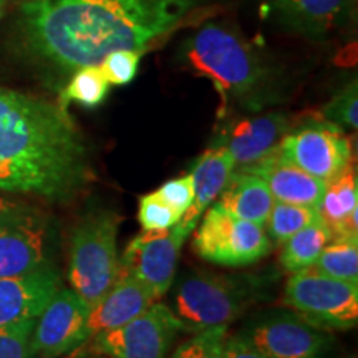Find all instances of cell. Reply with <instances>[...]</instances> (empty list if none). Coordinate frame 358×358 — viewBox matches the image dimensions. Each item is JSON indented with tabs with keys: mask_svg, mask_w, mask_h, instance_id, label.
Segmentation results:
<instances>
[{
	"mask_svg": "<svg viewBox=\"0 0 358 358\" xmlns=\"http://www.w3.org/2000/svg\"><path fill=\"white\" fill-rule=\"evenodd\" d=\"M196 0H27L19 29L27 50L73 73L116 50H143L171 32Z\"/></svg>",
	"mask_w": 358,
	"mask_h": 358,
	"instance_id": "cell-1",
	"label": "cell"
},
{
	"mask_svg": "<svg viewBox=\"0 0 358 358\" xmlns=\"http://www.w3.org/2000/svg\"><path fill=\"white\" fill-rule=\"evenodd\" d=\"M92 176L87 140L65 106L0 87V192L60 203Z\"/></svg>",
	"mask_w": 358,
	"mask_h": 358,
	"instance_id": "cell-2",
	"label": "cell"
},
{
	"mask_svg": "<svg viewBox=\"0 0 358 358\" xmlns=\"http://www.w3.org/2000/svg\"><path fill=\"white\" fill-rule=\"evenodd\" d=\"M179 62L208 78L221 98L217 116L234 108L259 113L285 100V80L279 66L264 55L236 27L208 22L182 40Z\"/></svg>",
	"mask_w": 358,
	"mask_h": 358,
	"instance_id": "cell-3",
	"label": "cell"
},
{
	"mask_svg": "<svg viewBox=\"0 0 358 358\" xmlns=\"http://www.w3.org/2000/svg\"><path fill=\"white\" fill-rule=\"evenodd\" d=\"M271 277L261 274L191 272L174 290V313L186 332L229 325L254 303L267 297Z\"/></svg>",
	"mask_w": 358,
	"mask_h": 358,
	"instance_id": "cell-4",
	"label": "cell"
},
{
	"mask_svg": "<svg viewBox=\"0 0 358 358\" xmlns=\"http://www.w3.org/2000/svg\"><path fill=\"white\" fill-rule=\"evenodd\" d=\"M120 217L101 211L83 217L73 229L69 257V282L90 307L105 295L118 275L116 252Z\"/></svg>",
	"mask_w": 358,
	"mask_h": 358,
	"instance_id": "cell-5",
	"label": "cell"
},
{
	"mask_svg": "<svg viewBox=\"0 0 358 358\" xmlns=\"http://www.w3.org/2000/svg\"><path fill=\"white\" fill-rule=\"evenodd\" d=\"M285 307L324 330H350L358 320V284L324 275L315 268L294 272L282 299Z\"/></svg>",
	"mask_w": 358,
	"mask_h": 358,
	"instance_id": "cell-6",
	"label": "cell"
},
{
	"mask_svg": "<svg viewBox=\"0 0 358 358\" xmlns=\"http://www.w3.org/2000/svg\"><path fill=\"white\" fill-rule=\"evenodd\" d=\"M192 248L208 262L245 267L266 257L272 249V241L264 226L237 217L216 203L208 208Z\"/></svg>",
	"mask_w": 358,
	"mask_h": 358,
	"instance_id": "cell-7",
	"label": "cell"
},
{
	"mask_svg": "<svg viewBox=\"0 0 358 358\" xmlns=\"http://www.w3.org/2000/svg\"><path fill=\"white\" fill-rule=\"evenodd\" d=\"M277 150L290 163L312 176L330 182L352 163V141L345 131L320 113L295 120Z\"/></svg>",
	"mask_w": 358,
	"mask_h": 358,
	"instance_id": "cell-8",
	"label": "cell"
},
{
	"mask_svg": "<svg viewBox=\"0 0 358 358\" xmlns=\"http://www.w3.org/2000/svg\"><path fill=\"white\" fill-rule=\"evenodd\" d=\"M267 358H329L334 337L292 310L262 313L241 332Z\"/></svg>",
	"mask_w": 358,
	"mask_h": 358,
	"instance_id": "cell-9",
	"label": "cell"
},
{
	"mask_svg": "<svg viewBox=\"0 0 358 358\" xmlns=\"http://www.w3.org/2000/svg\"><path fill=\"white\" fill-rule=\"evenodd\" d=\"M185 325L173 308L155 302L118 329L93 335V345L108 358H166Z\"/></svg>",
	"mask_w": 358,
	"mask_h": 358,
	"instance_id": "cell-10",
	"label": "cell"
},
{
	"mask_svg": "<svg viewBox=\"0 0 358 358\" xmlns=\"http://www.w3.org/2000/svg\"><path fill=\"white\" fill-rule=\"evenodd\" d=\"M57 234L50 219L29 211L0 219V277H17L53 267Z\"/></svg>",
	"mask_w": 358,
	"mask_h": 358,
	"instance_id": "cell-11",
	"label": "cell"
},
{
	"mask_svg": "<svg viewBox=\"0 0 358 358\" xmlns=\"http://www.w3.org/2000/svg\"><path fill=\"white\" fill-rule=\"evenodd\" d=\"M92 307L73 289L60 287L35 319L30 347L37 358H60L75 352L90 334Z\"/></svg>",
	"mask_w": 358,
	"mask_h": 358,
	"instance_id": "cell-12",
	"label": "cell"
},
{
	"mask_svg": "<svg viewBox=\"0 0 358 358\" xmlns=\"http://www.w3.org/2000/svg\"><path fill=\"white\" fill-rule=\"evenodd\" d=\"M187 236L176 226L166 231H143L120 259V268L146 285L156 299H161L173 285L179 252Z\"/></svg>",
	"mask_w": 358,
	"mask_h": 358,
	"instance_id": "cell-13",
	"label": "cell"
},
{
	"mask_svg": "<svg viewBox=\"0 0 358 358\" xmlns=\"http://www.w3.org/2000/svg\"><path fill=\"white\" fill-rule=\"evenodd\" d=\"M295 124V118L284 111H271L241 118L219 128L211 146H222L234 158L236 168L256 163L279 145Z\"/></svg>",
	"mask_w": 358,
	"mask_h": 358,
	"instance_id": "cell-14",
	"label": "cell"
},
{
	"mask_svg": "<svg viewBox=\"0 0 358 358\" xmlns=\"http://www.w3.org/2000/svg\"><path fill=\"white\" fill-rule=\"evenodd\" d=\"M271 8L285 30L315 42L350 22L355 0H271Z\"/></svg>",
	"mask_w": 358,
	"mask_h": 358,
	"instance_id": "cell-15",
	"label": "cell"
},
{
	"mask_svg": "<svg viewBox=\"0 0 358 358\" xmlns=\"http://www.w3.org/2000/svg\"><path fill=\"white\" fill-rule=\"evenodd\" d=\"M60 289L55 267L17 277H0V327L37 319L52 295Z\"/></svg>",
	"mask_w": 358,
	"mask_h": 358,
	"instance_id": "cell-16",
	"label": "cell"
},
{
	"mask_svg": "<svg viewBox=\"0 0 358 358\" xmlns=\"http://www.w3.org/2000/svg\"><path fill=\"white\" fill-rule=\"evenodd\" d=\"M237 169L261 178L274 199L282 203L317 208L327 186V182L322 179L312 176L284 158L277 146L256 163L239 166Z\"/></svg>",
	"mask_w": 358,
	"mask_h": 358,
	"instance_id": "cell-17",
	"label": "cell"
},
{
	"mask_svg": "<svg viewBox=\"0 0 358 358\" xmlns=\"http://www.w3.org/2000/svg\"><path fill=\"white\" fill-rule=\"evenodd\" d=\"M158 301L143 282L120 268L113 285L92 306L90 312V334L96 335L105 330L118 329L146 310Z\"/></svg>",
	"mask_w": 358,
	"mask_h": 358,
	"instance_id": "cell-18",
	"label": "cell"
},
{
	"mask_svg": "<svg viewBox=\"0 0 358 358\" xmlns=\"http://www.w3.org/2000/svg\"><path fill=\"white\" fill-rule=\"evenodd\" d=\"M234 168V158L222 146H209L196 159L194 168L191 171L194 176V199H192L189 209L182 214L176 224L182 234L189 237L191 232L196 229L199 217L221 194Z\"/></svg>",
	"mask_w": 358,
	"mask_h": 358,
	"instance_id": "cell-19",
	"label": "cell"
},
{
	"mask_svg": "<svg viewBox=\"0 0 358 358\" xmlns=\"http://www.w3.org/2000/svg\"><path fill=\"white\" fill-rule=\"evenodd\" d=\"M320 219L337 236H358V176L355 164L350 163L338 176L327 182L317 206Z\"/></svg>",
	"mask_w": 358,
	"mask_h": 358,
	"instance_id": "cell-20",
	"label": "cell"
},
{
	"mask_svg": "<svg viewBox=\"0 0 358 358\" xmlns=\"http://www.w3.org/2000/svg\"><path fill=\"white\" fill-rule=\"evenodd\" d=\"M219 206L234 216L266 226L275 199L266 182L256 174L234 168L229 181L221 191Z\"/></svg>",
	"mask_w": 358,
	"mask_h": 358,
	"instance_id": "cell-21",
	"label": "cell"
},
{
	"mask_svg": "<svg viewBox=\"0 0 358 358\" xmlns=\"http://www.w3.org/2000/svg\"><path fill=\"white\" fill-rule=\"evenodd\" d=\"M332 239V232L325 226L324 221H317L303 227L287 241L280 252V264L284 271L299 272L303 268L313 267L320 252Z\"/></svg>",
	"mask_w": 358,
	"mask_h": 358,
	"instance_id": "cell-22",
	"label": "cell"
},
{
	"mask_svg": "<svg viewBox=\"0 0 358 358\" xmlns=\"http://www.w3.org/2000/svg\"><path fill=\"white\" fill-rule=\"evenodd\" d=\"M313 268L334 279L358 284V236L332 237Z\"/></svg>",
	"mask_w": 358,
	"mask_h": 358,
	"instance_id": "cell-23",
	"label": "cell"
},
{
	"mask_svg": "<svg viewBox=\"0 0 358 358\" xmlns=\"http://www.w3.org/2000/svg\"><path fill=\"white\" fill-rule=\"evenodd\" d=\"M108 90L110 83L100 66H83L73 71V77L60 93L58 103L65 108H69V103H78L85 108H96L108 96Z\"/></svg>",
	"mask_w": 358,
	"mask_h": 358,
	"instance_id": "cell-24",
	"label": "cell"
},
{
	"mask_svg": "<svg viewBox=\"0 0 358 358\" xmlns=\"http://www.w3.org/2000/svg\"><path fill=\"white\" fill-rule=\"evenodd\" d=\"M317 221H322L317 208L275 201L264 229H266L268 239L282 244L290 236H294L295 232H299L306 226H308V224H313Z\"/></svg>",
	"mask_w": 358,
	"mask_h": 358,
	"instance_id": "cell-25",
	"label": "cell"
},
{
	"mask_svg": "<svg viewBox=\"0 0 358 358\" xmlns=\"http://www.w3.org/2000/svg\"><path fill=\"white\" fill-rule=\"evenodd\" d=\"M226 338L227 325L199 330L182 342L169 358H224Z\"/></svg>",
	"mask_w": 358,
	"mask_h": 358,
	"instance_id": "cell-26",
	"label": "cell"
},
{
	"mask_svg": "<svg viewBox=\"0 0 358 358\" xmlns=\"http://www.w3.org/2000/svg\"><path fill=\"white\" fill-rule=\"evenodd\" d=\"M322 116L342 129L357 131L358 128V85L357 80L340 88L322 108Z\"/></svg>",
	"mask_w": 358,
	"mask_h": 358,
	"instance_id": "cell-27",
	"label": "cell"
},
{
	"mask_svg": "<svg viewBox=\"0 0 358 358\" xmlns=\"http://www.w3.org/2000/svg\"><path fill=\"white\" fill-rule=\"evenodd\" d=\"M143 50H116L106 55L98 65L110 85L124 87L136 78Z\"/></svg>",
	"mask_w": 358,
	"mask_h": 358,
	"instance_id": "cell-28",
	"label": "cell"
},
{
	"mask_svg": "<svg viewBox=\"0 0 358 358\" xmlns=\"http://www.w3.org/2000/svg\"><path fill=\"white\" fill-rule=\"evenodd\" d=\"M138 219L143 231H166L176 226L181 214L164 203L155 191L140 199Z\"/></svg>",
	"mask_w": 358,
	"mask_h": 358,
	"instance_id": "cell-29",
	"label": "cell"
},
{
	"mask_svg": "<svg viewBox=\"0 0 358 358\" xmlns=\"http://www.w3.org/2000/svg\"><path fill=\"white\" fill-rule=\"evenodd\" d=\"M35 319L0 327V358H37L30 347Z\"/></svg>",
	"mask_w": 358,
	"mask_h": 358,
	"instance_id": "cell-30",
	"label": "cell"
},
{
	"mask_svg": "<svg viewBox=\"0 0 358 358\" xmlns=\"http://www.w3.org/2000/svg\"><path fill=\"white\" fill-rule=\"evenodd\" d=\"M156 194L182 216L189 209L192 199H194V176L189 173L181 178L171 179V181L164 182L156 191Z\"/></svg>",
	"mask_w": 358,
	"mask_h": 358,
	"instance_id": "cell-31",
	"label": "cell"
},
{
	"mask_svg": "<svg viewBox=\"0 0 358 358\" xmlns=\"http://www.w3.org/2000/svg\"><path fill=\"white\" fill-rule=\"evenodd\" d=\"M224 358H267L261 352L256 350L243 335L237 334L234 337L226 338L224 345Z\"/></svg>",
	"mask_w": 358,
	"mask_h": 358,
	"instance_id": "cell-32",
	"label": "cell"
},
{
	"mask_svg": "<svg viewBox=\"0 0 358 358\" xmlns=\"http://www.w3.org/2000/svg\"><path fill=\"white\" fill-rule=\"evenodd\" d=\"M30 208H32V206L19 203V201L8 199L3 194H0V219H6V217L15 216V214L25 213L29 211Z\"/></svg>",
	"mask_w": 358,
	"mask_h": 358,
	"instance_id": "cell-33",
	"label": "cell"
},
{
	"mask_svg": "<svg viewBox=\"0 0 358 358\" xmlns=\"http://www.w3.org/2000/svg\"><path fill=\"white\" fill-rule=\"evenodd\" d=\"M7 3H8V0H0V19H2V17L6 15Z\"/></svg>",
	"mask_w": 358,
	"mask_h": 358,
	"instance_id": "cell-34",
	"label": "cell"
},
{
	"mask_svg": "<svg viewBox=\"0 0 358 358\" xmlns=\"http://www.w3.org/2000/svg\"><path fill=\"white\" fill-rule=\"evenodd\" d=\"M20 2H27V0H20Z\"/></svg>",
	"mask_w": 358,
	"mask_h": 358,
	"instance_id": "cell-35",
	"label": "cell"
}]
</instances>
